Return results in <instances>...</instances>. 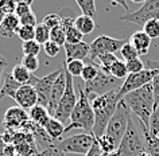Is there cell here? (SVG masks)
Masks as SVG:
<instances>
[{
    "mask_svg": "<svg viewBox=\"0 0 159 156\" xmlns=\"http://www.w3.org/2000/svg\"><path fill=\"white\" fill-rule=\"evenodd\" d=\"M43 50H45V53L49 55V57L51 58H54V57H57V55L59 54V51H61V46H58V45H55L54 42H46L45 45H43Z\"/></svg>",
    "mask_w": 159,
    "mask_h": 156,
    "instance_id": "f6af8a7d",
    "label": "cell"
},
{
    "mask_svg": "<svg viewBox=\"0 0 159 156\" xmlns=\"http://www.w3.org/2000/svg\"><path fill=\"white\" fill-rule=\"evenodd\" d=\"M121 83L119 82V79L113 78L112 75L109 74H105L100 70L97 74V77L90 82H86L85 83V93L86 96H90V94H94V96H102V94H107L112 90H117V87L120 89Z\"/></svg>",
    "mask_w": 159,
    "mask_h": 156,
    "instance_id": "8fae6325",
    "label": "cell"
},
{
    "mask_svg": "<svg viewBox=\"0 0 159 156\" xmlns=\"http://www.w3.org/2000/svg\"><path fill=\"white\" fill-rule=\"evenodd\" d=\"M65 49V63L71 61H84V59L89 58V51H90V43L81 42L77 45H70V43H65L63 45Z\"/></svg>",
    "mask_w": 159,
    "mask_h": 156,
    "instance_id": "e0dca14e",
    "label": "cell"
},
{
    "mask_svg": "<svg viewBox=\"0 0 159 156\" xmlns=\"http://www.w3.org/2000/svg\"><path fill=\"white\" fill-rule=\"evenodd\" d=\"M31 6H33V0H20L16 3V10H15V15L18 18H22L31 12Z\"/></svg>",
    "mask_w": 159,
    "mask_h": 156,
    "instance_id": "ab89813d",
    "label": "cell"
},
{
    "mask_svg": "<svg viewBox=\"0 0 159 156\" xmlns=\"http://www.w3.org/2000/svg\"><path fill=\"white\" fill-rule=\"evenodd\" d=\"M16 3L18 2H15V0H0V11H2L4 15L15 14Z\"/></svg>",
    "mask_w": 159,
    "mask_h": 156,
    "instance_id": "7bdbcfd3",
    "label": "cell"
},
{
    "mask_svg": "<svg viewBox=\"0 0 159 156\" xmlns=\"http://www.w3.org/2000/svg\"><path fill=\"white\" fill-rule=\"evenodd\" d=\"M29 116H30L31 121L38 124V125H41L42 128H45L46 124L49 123V120L51 118L49 109L43 105H39V104H37L35 106L31 108L30 112H29Z\"/></svg>",
    "mask_w": 159,
    "mask_h": 156,
    "instance_id": "ffe728a7",
    "label": "cell"
},
{
    "mask_svg": "<svg viewBox=\"0 0 159 156\" xmlns=\"http://www.w3.org/2000/svg\"><path fill=\"white\" fill-rule=\"evenodd\" d=\"M20 27V20L15 14L6 15L0 25V35L3 38H12L18 34V30Z\"/></svg>",
    "mask_w": 159,
    "mask_h": 156,
    "instance_id": "ac0fdd59",
    "label": "cell"
},
{
    "mask_svg": "<svg viewBox=\"0 0 159 156\" xmlns=\"http://www.w3.org/2000/svg\"><path fill=\"white\" fill-rule=\"evenodd\" d=\"M94 136L90 133H78L70 137H65L58 141V147L61 148L63 154H77V155H86L90 151L93 143Z\"/></svg>",
    "mask_w": 159,
    "mask_h": 156,
    "instance_id": "8992f818",
    "label": "cell"
},
{
    "mask_svg": "<svg viewBox=\"0 0 159 156\" xmlns=\"http://www.w3.org/2000/svg\"><path fill=\"white\" fill-rule=\"evenodd\" d=\"M8 65V62H7V59L3 57L2 54H0V79H2V75H3V71H4L6 66Z\"/></svg>",
    "mask_w": 159,
    "mask_h": 156,
    "instance_id": "f907efd6",
    "label": "cell"
},
{
    "mask_svg": "<svg viewBox=\"0 0 159 156\" xmlns=\"http://www.w3.org/2000/svg\"><path fill=\"white\" fill-rule=\"evenodd\" d=\"M74 27L82 35H88L90 33H93L94 29H96V22H94V19H92V18L85 16V15H81V16L75 18Z\"/></svg>",
    "mask_w": 159,
    "mask_h": 156,
    "instance_id": "cb8c5ba5",
    "label": "cell"
},
{
    "mask_svg": "<svg viewBox=\"0 0 159 156\" xmlns=\"http://www.w3.org/2000/svg\"><path fill=\"white\" fill-rule=\"evenodd\" d=\"M139 124H140V129L143 132V136H144L146 152H148L151 156H159V139L157 136L151 135L148 128H146L140 121H139Z\"/></svg>",
    "mask_w": 159,
    "mask_h": 156,
    "instance_id": "44dd1931",
    "label": "cell"
},
{
    "mask_svg": "<svg viewBox=\"0 0 159 156\" xmlns=\"http://www.w3.org/2000/svg\"><path fill=\"white\" fill-rule=\"evenodd\" d=\"M14 100L16 101L18 106L23 108L25 110L31 109L33 106H35L38 104V96L37 91L31 85H22L18 89V91L15 93Z\"/></svg>",
    "mask_w": 159,
    "mask_h": 156,
    "instance_id": "2e32d148",
    "label": "cell"
},
{
    "mask_svg": "<svg viewBox=\"0 0 159 156\" xmlns=\"http://www.w3.org/2000/svg\"><path fill=\"white\" fill-rule=\"evenodd\" d=\"M39 63H41V62H39L38 57H23L20 65L23 67H26L30 73L34 74V71H37L39 69Z\"/></svg>",
    "mask_w": 159,
    "mask_h": 156,
    "instance_id": "60d3db41",
    "label": "cell"
},
{
    "mask_svg": "<svg viewBox=\"0 0 159 156\" xmlns=\"http://www.w3.org/2000/svg\"><path fill=\"white\" fill-rule=\"evenodd\" d=\"M46 132L49 133V136L55 141H59V140H62L63 137V133H65V125H63L62 121H59L55 117L51 116V118L49 120V123L46 124L45 127Z\"/></svg>",
    "mask_w": 159,
    "mask_h": 156,
    "instance_id": "7402d4cb",
    "label": "cell"
},
{
    "mask_svg": "<svg viewBox=\"0 0 159 156\" xmlns=\"http://www.w3.org/2000/svg\"><path fill=\"white\" fill-rule=\"evenodd\" d=\"M84 67H85V62H84V61H71V62L65 63L66 71H67V73H69L73 78H74V77H81Z\"/></svg>",
    "mask_w": 159,
    "mask_h": 156,
    "instance_id": "1f68e13d",
    "label": "cell"
},
{
    "mask_svg": "<svg viewBox=\"0 0 159 156\" xmlns=\"http://www.w3.org/2000/svg\"><path fill=\"white\" fill-rule=\"evenodd\" d=\"M97 143H98V147L101 148V151L104 152V154H111V152H115L117 149V144L115 141L113 139H111L109 136H107L105 133L101 136V137L96 139Z\"/></svg>",
    "mask_w": 159,
    "mask_h": 156,
    "instance_id": "83f0119b",
    "label": "cell"
},
{
    "mask_svg": "<svg viewBox=\"0 0 159 156\" xmlns=\"http://www.w3.org/2000/svg\"><path fill=\"white\" fill-rule=\"evenodd\" d=\"M4 147H6V143H4V140H3L2 133H0V156L3 155V149H4Z\"/></svg>",
    "mask_w": 159,
    "mask_h": 156,
    "instance_id": "816d5d0a",
    "label": "cell"
},
{
    "mask_svg": "<svg viewBox=\"0 0 159 156\" xmlns=\"http://www.w3.org/2000/svg\"><path fill=\"white\" fill-rule=\"evenodd\" d=\"M61 22H62V16H61V15L55 14V12H51V14L46 15V16L43 18V22L42 23L51 31L53 29H55V27L61 26Z\"/></svg>",
    "mask_w": 159,
    "mask_h": 156,
    "instance_id": "74e56055",
    "label": "cell"
},
{
    "mask_svg": "<svg viewBox=\"0 0 159 156\" xmlns=\"http://www.w3.org/2000/svg\"><path fill=\"white\" fill-rule=\"evenodd\" d=\"M129 43L135 47V50L138 51L139 55H147L151 47V38L146 33L142 31H136L131 35Z\"/></svg>",
    "mask_w": 159,
    "mask_h": 156,
    "instance_id": "d6986e66",
    "label": "cell"
},
{
    "mask_svg": "<svg viewBox=\"0 0 159 156\" xmlns=\"http://www.w3.org/2000/svg\"><path fill=\"white\" fill-rule=\"evenodd\" d=\"M129 120H131L129 108L125 105V102L123 101V100H120L117 104L116 112L113 113L112 118L109 120L108 127H107V129H105V135L109 136L111 139H113L117 145L120 144L121 139L124 137Z\"/></svg>",
    "mask_w": 159,
    "mask_h": 156,
    "instance_id": "277c9868",
    "label": "cell"
},
{
    "mask_svg": "<svg viewBox=\"0 0 159 156\" xmlns=\"http://www.w3.org/2000/svg\"><path fill=\"white\" fill-rule=\"evenodd\" d=\"M111 75H112L113 78L119 79V81H120V79H125L128 77V70H127L125 62L119 59V61L112 66V69H111Z\"/></svg>",
    "mask_w": 159,
    "mask_h": 156,
    "instance_id": "f546056e",
    "label": "cell"
},
{
    "mask_svg": "<svg viewBox=\"0 0 159 156\" xmlns=\"http://www.w3.org/2000/svg\"><path fill=\"white\" fill-rule=\"evenodd\" d=\"M158 74H159V67H146L140 73L128 74V77L121 83L120 89L117 90L119 100H123V97L127 96L128 93H131V91L138 90V89H140V87L151 83L152 79L157 77Z\"/></svg>",
    "mask_w": 159,
    "mask_h": 156,
    "instance_id": "5b68a950",
    "label": "cell"
},
{
    "mask_svg": "<svg viewBox=\"0 0 159 156\" xmlns=\"http://www.w3.org/2000/svg\"><path fill=\"white\" fill-rule=\"evenodd\" d=\"M148 131H150V133L154 136H157L159 133V105L154 108V112L150 117Z\"/></svg>",
    "mask_w": 159,
    "mask_h": 156,
    "instance_id": "f35d334b",
    "label": "cell"
},
{
    "mask_svg": "<svg viewBox=\"0 0 159 156\" xmlns=\"http://www.w3.org/2000/svg\"><path fill=\"white\" fill-rule=\"evenodd\" d=\"M117 61H119V58L115 54H102L96 59V62H98L100 70L102 71V73L109 74V75H111V69H112V66Z\"/></svg>",
    "mask_w": 159,
    "mask_h": 156,
    "instance_id": "484cf974",
    "label": "cell"
},
{
    "mask_svg": "<svg viewBox=\"0 0 159 156\" xmlns=\"http://www.w3.org/2000/svg\"><path fill=\"white\" fill-rule=\"evenodd\" d=\"M123 101L129 108L131 112L136 114L143 125L148 128L150 125V117L154 112V93L151 83L140 87L138 90H134L123 97Z\"/></svg>",
    "mask_w": 159,
    "mask_h": 156,
    "instance_id": "6da1fadb",
    "label": "cell"
},
{
    "mask_svg": "<svg viewBox=\"0 0 159 156\" xmlns=\"http://www.w3.org/2000/svg\"><path fill=\"white\" fill-rule=\"evenodd\" d=\"M34 41L39 43L41 46L50 41V30L47 29L43 23H39V25L35 27V39Z\"/></svg>",
    "mask_w": 159,
    "mask_h": 156,
    "instance_id": "4dcf8cb0",
    "label": "cell"
},
{
    "mask_svg": "<svg viewBox=\"0 0 159 156\" xmlns=\"http://www.w3.org/2000/svg\"><path fill=\"white\" fill-rule=\"evenodd\" d=\"M157 137H158V139H159V133H158V135H157Z\"/></svg>",
    "mask_w": 159,
    "mask_h": 156,
    "instance_id": "11a10c76",
    "label": "cell"
},
{
    "mask_svg": "<svg viewBox=\"0 0 159 156\" xmlns=\"http://www.w3.org/2000/svg\"><path fill=\"white\" fill-rule=\"evenodd\" d=\"M127 65V70H128V74H136V73H140L142 70L146 69V65L144 62L142 61L140 58H136V59H132V61H128L125 62Z\"/></svg>",
    "mask_w": 159,
    "mask_h": 156,
    "instance_id": "b9f144b4",
    "label": "cell"
},
{
    "mask_svg": "<svg viewBox=\"0 0 159 156\" xmlns=\"http://www.w3.org/2000/svg\"><path fill=\"white\" fill-rule=\"evenodd\" d=\"M62 69H58L53 71V73L45 75L42 78H38L33 75V79H31L30 85L34 87L35 91H37V96H38V104L39 105H43L46 106L49 105V100H50V93H51V87H53L55 79L58 78V75L61 74Z\"/></svg>",
    "mask_w": 159,
    "mask_h": 156,
    "instance_id": "7c38bea8",
    "label": "cell"
},
{
    "mask_svg": "<svg viewBox=\"0 0 159 156\" xmlns=\"http://www.w3.org/2000/svg\"><path fill=\"white\" fill-rule=\"evenodd\" d=\"M129 41V38L125 39H116L108 35H101L97 37L90 43V51H89V61L96 62V59L102 54H113L116 51H120L121 47Z\"/></svg>",
    "mask_w": 159,
    "mask_h": 156,
    "instance_id": "ba28073f",
    "label": "cell"
},
{
    "mask_svg": "<svg viewBox=\"0 0 159 156\" xmlns=\"http://www.w3.org/2000/svg\"><path fill=\"white\" fill-rule=\"evenodd\" d=\"M20 86L22 85L18 81H15L14 77L11 75V73L4 74V82H3V86H2V89H0V100H2L3 97H6V96L14 98L15 93H16Z\"/></svg>",
    "mask_w": 159,
    "mask_h": 156,
    "instance_id": "603a6c76",
    "label": "cell"
},
{
    "mask_svg": "<svg viewBox=\"0 0 159 156\" xmlns=\"http://www.w3.org/2000/svg\"><path fill=\"white\" fill-rule=\"evenodd\" d=\"M144 151L146 147L143 132L136 127V124L131 117L124 137L121 139L116 149L117 156H140Z\"/></svg>",
    "mask_w": 159,
    "mask_h": 156,
    "instance_id": "3957f363",
    "label": "cell"
},
{
    "mask_svg": "<svg viewBox=\"0 0 159 156\" xmlns=\"http://www.w3.org/2000/svg\"><path fill=\"white\" fill-rule=\"evenodd\" d=\"M35 156H65V154L58 147V141H57V144H54L53 147H49L43 151H39Z\"/></svg>",
    "mask_w": 159,
    "mask_h": 156,
    "instance_id": "ee69618b",
    "label": "cell"
},
{
    "mask_svg": "<svg viewBox=\"0 0 159 156\" xmlns=\"http://www.w3.org/2000/svg\"><path fill=\"white\" fill-rule=\"evenodd\" d=\"M18 37L20 41L25 42H30L35 39V27H29V26H20L18 30Z\"/></svg>",
    "mask_w": 159,
    "mask_h": 156,
    "instance_id": "8d00e7d4",
    "label": "cell"
},
{
    "mask_svg": "<svg viewBox=\"0 0 159 156\" xmlns=\"http://www.w3.org/2000/svg\"><path fill=\"white\" fill-rule=\"evenodd\" d=\"M151 86H152V93H154V104L155 106H158L159 105V74L152 79Z\"/></svg>",
    "mask_w": 159,
    "mask_h": 156,
    "instance_id": "7dc6e473",
    "label": "cell"
},
{
    "mask_svg": "<svg viewBox=\"0 0 159 156\" xmlns=\"http://www.w3.org/2000/svg\"><path fill=\"white\" fill-rule=\"evenodd\" d=\"M98 71H100V67L94 65V62H92V61H89L88 59V63H85V67H84V70H82L81 78L84 79L85 83L90 82V81H93V79L97 77Z\"/></svg>",
    "mask_w": 159,
    "mask_h": 156,
    "instance_id": "4316f807",
    "label": "cell"
},
{
    "mask_svg": "<svg viewBox=\"0 0 159 156\" xmlns=\"http://www.w3.org/2000/svg\"><path fill=\"white\" fill-rule=\"evenodd\" d=\"M140 156H151V155L148 154V152H146V151H144V152H143V154H142Z\"/></svg>",
    "mask_w": 159,
    "mask_h": 156,
    "instance_id": "db71d44e",
    "label": "cell"
},
{
    "mask_svg": "<svg viewBox=\"0 0 159 156\" xmlns=\"http://www.w3.org/2000/svg\"><path fill=\"white\" fill-rule=\"evenodd\" d=\"M65 89H66V70H65V67H62L61 74L58 75V78L55 79L54 85L51 87L49 105H47V109H49L51 116H54V112L57 109V105L61 101L63 93H65Z\"/></svg>",
    "mask_w": 159,
    "mask_h": 156,
    "instance_id": "9a60e30c",
    "label": "cell"
},
{
    "mask_svg": "<svg viewBox=\"0 0 159 156\" xmlns=\"http://www.w3.org/2000/svg\"><path fill=\"white\" fill-rule=\"evenodd\" d=\"M16 156H22V155H16Z\"/></svg>",
    "mask_w": 159,
    "mask_h": 156,
    "instance_id": "9f6ffc18",
    "label": "cell"
},
{
    "mask_svg": "<svg viewBox=\"0 0 159 156\" xmlns=\"http://www.w3.org/2000/svg\"><path fill=\"white\" fill-rule=\"evenodd\" d=\"M154 19L159 20V0H146L139 10L120 16V20H125L132 23V25L140 26L142 29L147 22L154 20Z\"/></svg>",
    "mask_w": 159,
    "mask_h": 156,
    "instance_id": "9c48e42d",
    "label": "cell"
},
{
    "mask_svg": "<svg viewBox=\"0 0 159 156\" xmlns=\"http://www.w3.org/2000/svg\"><path fill=\"white\" fill-rule=\"evenodd\" d=\"M16 155H18V152H16V148H15L14 144H6L2 156H16Z\"/></svg>",
    "mask_w": 159,
    "mask_h": 156,
    "instance_id": "681fc988",
    "label": "cell"
},
{
    "mask_svg": "<svg viewBox=\"0 0 159 156\" xmlns=\"http://www.w3.org/2000/svg\"><path fill=\"white\" fill-rule=\"evenodd\" d=\"M75 86L78 89V101L70 114L69 125L65 127V133L71 129L81 128V129L85 131V133L92 135L94 125V112L92 105H90V98L89 96H86L84 87H81L80 85Z\"/></svg>",
    "mask_w": 159,
    "mask_h": 156,
    "instance_id": "7a4b0ae2",
    "label": "cell"
},
{
    "mask_svg": "<svg viewBox=\"0 0 159 156\" xmlns=\"http://www.w3.org/2000/svg\"><path fill=\"white\" fill-rule=\"evenodd\" d=\"M12 144L16 148L18 155L22 156H35L38 154V145L35 143L33 135L26 131H12Z\"/></svg>",
    "mask_w": 159,
    "mask_h": 156,
    "instance_id": "4fadbf2b",
    "label": "cell"
},
{
    "mask_svg": "<svg viewBox=\"0 0 159 156\" xmlns=\"http://www.w3.org/2000/svg\"><path fill=\"white\" fill-rule=\"evenodd\" d=\"M11 75L14 77L15 81H18L20 85H30L31 79H33V73H30L26 67H23L22 65H16L14 66L12 71H11Z\"/></svg>",
    "mask_w": 159,
    "mask_h": 156,
    "instance_id": "d4e9b609",
    "label": "cell"
},
{
    "mask_svg": "<svg viewBox=\"0 0 159 156\" xmlns=\"http://www.w3.org/2000/svg\"><path fill=\"white\" fill-rule=\"evenodd\" d=\"M4 16H6V15L3 14L2 11H0V25H2V22H3V19H4Z\"/></svg>",
    "mask_w": 159,
    "mask_h": 156,
    "instance_id": "f5cc1de1",
    "label": "cell"
},
{
    "mask_svg": "<svg viewBox=\"0 0 159 156\" xmlns=\"http://www.w3.org/2000/svg\"><path fill=\"white\" fill-rule=\"evenodd\" d=\"M75 4L81 8L82 15L92 19L96 16V3H94V0H75Z\"/></svg>",
    "mask_w": 159,
    "mask_h": 156,
    "instance_id": "f1b7e54d",
    "label": "cell"
},
{
    "mask_svg": "<svg viewBox=\"0 0 159 156\" xmlns=\"http://www.w3.org/2000/svg\"><path fill=\"white\" fill-rule=\"evenodd\" d=\"M117 90L112 91L109 101L104 109L94 112V125H93V131H92V135L94 136V139L101 137V136L105 133V129H107V127H108L109 120L112 118L113 113L116 112L117 104L120 101L117 97Z\"/></svg>",
    "mask_w": 159,
    "mask_h": 156,
    "instance_id": "30bf717a",
    "label": "cell"
},
{
    "mask_svg": "<svg viewBox=\"0 0 159 156\" xmlns=\"http://www.w3.org/2000/svg\"><path fill=\"white\" fill-rule=\"evenodd\" d=\"M143 33H146L148 37L152 39L159 38V20L158 19H154V20L147 22L144 26H143Z\"/></svg>",
    "mask_w": 159,
    "mask_h": 156,
    "instance_id": "e575fe53",
    "label": "cell"
},
{
    "mask_svg": "<svg viewBox=\"0 0 159 156\" xmlns=\"http://www.w3.org/2000/svg\"><path fill=\"white\" fill-rule=\"evenodd\" d=\"M50 41L54 42L55 45L58 46H63L66 43V33L65 30L62 29V26L55 27L50 31Z\"/></svg>",
    "mask_w": 159,
    "mask_h": 156,
    "instance_id": "836d02e7",
    "label": "cell"
},
{
    "mask_svg": "<svg viewBox=\"0 0 159 156\" xmlns=\"http://www.w3.org/2000/svg\"><path fill=\"white\" fill-rule=\"evenodd\" d=\"M22 51L25 57H38V54L41 53V45L35 41L25 42L22 45Z\"/></svg>",
    "mask_w": 159,
    "mask_h": 156,
    "instance_id": "d6a6232c",
    "label": "cell"
},
{
    "mask_svg": "<svg viewBox=\"0 0 159 156\" xmlns=\"http://www.w3.org/2000/svg\"><path fill=\"white\" fill-rule=\"evenodd\" d=\"M29 120H30V116L27 110H25L20 106H11L6 110L4 116H3L2 125L4 129L20 131Z\"/></svg>",
    "mask_w": 159,
    "mask_h": 156,
    "instance_id": "5bb4252c",
    "label": "cell"
},
{
    "mask_svg": "<svg viewBox=\"0 0 159 156\" xmlns=\"http://www.w3.org/2000/svg\"><path fill=\"white\" fill-rule=\"evenodd\" d=\"M77 101H78V97L75 96V91H74L73 77L66 71V89H65V93H63L61 101L58 102L57 109H55L53 117H55L57 120H59V121H62V123L65 121V120H69Z\"/></svg>",
    "mask_w": 159,
    "mask_h": 156,
    "instance_id": "52a82bcc",
    "label": "cell"
},
{
    "mask_svg": "<svg viewBox=\"0 0 159 156\" xmlns=\"http://www.w3.org/2000/svg\"><path fill=\"white\" fill-rule=\"evenodd\" d=\"M120 55H121V58L124 59V62H128V61H132V59L139 58L138 51L135 50V47L129 43V41L127 42L125 45L121 47V50H120Z\"/></svg>",
    "mask_w": 159,
    "mask_h": 156,
    "instance_id": "d590c367",
    "label": "cell"
},
{
    "mask_svg": "<svg viewBox=\"0 0 159 156\" xmlns=\"http://www.w3.org/2000/svg\"><path fill=\"white\" fill-rule=\"evenodd\" d=\"M19 20H20V26H29V27H37L38 26V22H37V16H35V14L31 11L25 16L19 18Z\"/></svg>",
    "mask_w": 159,
    "mask_h": 156,
    "instance_id": "bcb514c9",
    "label": "cell"
},
{
    "mask_svg": "<svg viewBox=\"0 0 159 156\" xmlns=\"http://www.w3.org/2000/svg\"><path fill=\"white\" fill-rule=\"evenodd\" d=\"M85 156H104V152H102V151H101V148L98 147L97 140H94V143H93L92 148H90V151H89Z\"/></svg>",
    "mask_w": 159,
    "mask_h": 156,
    "instance_id": "c3c4849f",
    "label": "cell"
}]
</instances>
